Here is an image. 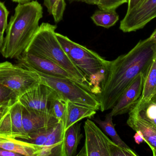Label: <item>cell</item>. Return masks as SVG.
Listing matches in <instances>:
<instances>
[{"label": "cell", "mask_w": 156, "mask_h": 156, "mask_svg": "<svg viewBox=\"0 0 156 156\" xmlns=\"http://www.w3.org/2000/svg\"><path fill=\"white\" fill-rule=\"evenodd\" d=\"M156 51V41L147 38L140 40L128 53L110 61L97 96L101 111L112 109L132 82L140 73L146 74Z\"/></svg>", "instance_id": "cell-1"}, {"label": "cell", "mask_w": 156, "mask_h": 156, "mask_svg": "<svg viewBox=\"0 0 156 156\" xmlns=\"http://www.w3.org/2000/svg\"><path fill=\"white\" fill-rule=\"evenodd\" d=\"M43 7L37 1L18 4L7 25L0 52L5 58H17L25 51L39 28Z\"/></svg>", "instance_id": "cell-2"}, {"label": "cell", "mask_w": 156, "mask_h": 156, "mask_svg": "<svg viewBox=\"0 0 156 156\" xmlns=\"http://www.w3.org/2000/svg\"><path fill=\"white\" fill-rule=\"evenodd\" d=\"M57 27L56 25L42 23L24 52L53 61L75 77L85 89L94 93L90 82L69 58L58 40Z\"/></svg>", "instance_id": "cell-3"}, {"label": "cell", "mask_w": 156, "mask_h": 156, "mask_svg": "<svg viewBox=\"0 0 156 156\" xmlns=\"http://www.w3.org/2000/svg\"><path fill=\"white\" fill-rule=\"evenodd\" d=\"M56 35L69 58L90 82L94 93L98 96L101 93V84L110 61L66 36L57 33Z\"/></svg>", "instance_id": "cell-4"}, {"label": "cell", "mask_w": 156, "mask_h": 156, "mask_svg": "<svg viewBox=\"0 0 156 156\" xmlns=\"http://www.w3.org/2000/svg\"><path fill=\"white\" fill-rule=\"evenodd\" d=\"M36 72L40 76L41 83L51 87L64 100L85 105L96 111L100 110L101 103L97 95L76 82L67 79Z\"/></svg>", "instance_id": "cell-5"}, {"label": "cell", "mask_w": 156, "mask_h": 156, "mask_svg": "<svg viewBox=\"0 0 156 156\" xmlns=\"http://www.w3.org/2000/svg\"><path fill=\"white\" fill-rule=\"evenodd\" d=\"M41 83L35 71L8 61L0 62V85L8 88L18 98Z\"/></svg>", "instance_id": "cell-6"}, {"label": "cell", "mask_w": 156, "mask_h": 156, "mask_svg": "<svg viewBox=\"0 0 156 156\" xmlns=\"http://www.w3.org/2000/svg\"><path fill=\"white\" fill-rule=\"evenodd\" d=\"M85 138L83 147L77 156H111L112 141L90 120L84 122Z\"/></svg>", "instance_id": "cell-7"}, {"label": "cell", "mask_w": 156, "mask_h": 156, "mask_svg": "<svg viewBox=\"0 0 156 156\" xmlns=\"http://www.w3.org/2000/svg\"><path fill=\"white\" fill-rule=\"evenodd\" d=\"M58 97L60 96L55 90L41 83L18 100L23 107L29 111L52 113L53 102Z\"/></svg>", "instance_id": "cell-8"}, {"label": "cell", "mask_w": 156, "mask_h": 156, "mask_svg": "<svg viewBox=\"0 0 156 156\" xmlns=\"http://www.w3.org/2000/svg\"><path fill=\"white\" fill-rule=\"evenodd\" d=\"M23 106L18 100L10 103L0 119V136L27 141L29 136L23 124Z\"/></svg>", "instance_id": "cell-9"}, {"label": "cell", "mask_w": 156, "mask_h": 156, "mask_svg": "<svg viewBox=\"0 0 156 156\" xmlns=\"http://www.w3.org/2000/svg\"><path fill=\"white\" fill-rule=\"evenodd\" d=\"M16 59L18 62L17 65L22 67L53 77L67 79L76 82L83 87L75 77L51 60L26 52H24Z\"/></svg>", "instance_id": "cell-10"}, {"label": "cell", "mask_w": 156, "mask_h": 156, "mask_svg": "<svg viewBox=\"0 0 156 156\" xmlns=\"http://www.w3.org/2000/svg\"><path fill=\"white\" fill-rule=\"evenodd\" d=\"M156 17V0H148L137 9L126 13L121 21L120 29L124 33L134 32L144 28Z\"/></svg>", "instance_id": "cell-11"}, {"label": "cell", "mask_w": 156, "mask_h": 156, "mask_svg": "<svg viewBox=\"0 0 156 156\" xmlns=\"http://www.w3.org/2000/svg\"><path fill=\"white\" fill-rule=\"evenodd\" d=\"M145 73H141L132 82L124 92L111 112L113 116L127 113L137 102L143 91Z\"/></svg>", "instance_id": "cell-12"}, {"label": "cell", "mask_w": 156, "mask_h": 156, "mask_svg": "<svg viewBox=\"0 0 156 156\" xmlns=\"http://www.w3.org/2000/svg\"><path fill=\"white\" fill-rule=\"evenodd\" d=\"M128 113L127 125L135 132L141 133L144 141L151 148L153 155L156 156V125L143 119L135 107H132Z\"/></svg>", "instance_id": "cell-13"}, {"label": "cell", "mask_w": 156, "mask_h": 156, "mask_svg": "<svg viewBox=\"0 0 156 156\" xmlns=\"http://www.w3.org/2000/svg\"><path fill=\"white\" fill-rule=\"evenodd\" d=\"M58 122L51 113L29 111L23 107V126L28 134L40 129L51 127Z\"/></svg>", "instance_id": "cell-14"}, {"label": "cell", "mask_w": 156, "mask_h": 156, "mask_svg": "<svg viewBox=\"0 0 156 156\" xmlns=\"http://www.w3.org/2000/svg\"><path fill=\"white\" fill-rule=\"evenodd\" d=\"M43 147L24 140L0 136V148L21 155L38 156Z\"/></svg>", "instance_id": "cell-15"}, {"label": "cell", "mask_w": 156, "mask_h": 156, "mask_svg": "<svg viewBox=\"0 0 156 156\" xmlns=\"http://www.w3.org/2000/svg\"><path fill=\"white\" fill-rule=\"evenodd\" d=\"M96 113V111L85 105L66 101V110L64 120L65 131L71 125L84 118H91Z\"/></svg>", "instance_id": "cell-16"}, {"label": "cell", "mask_w": 156, "mask_h": 156, "mask_svg": "<svg viewBox=\"0 0 156 156\" xmlns=\"http://www.w3.org/2000/svg\"><path fill=\"white\" fill-rule=\"evenodd\" d=\"M81 125L76 123L65 131L61 156H76L78 146L83 137L81 133Z\"/></svg>", "instance_id": "cell-17"}, {"label": "cell", "mask_w": 156, "mask_h": 156, "mask_svg": "<svg viewBox=\"0 0 156 156\" xmlns=\"http://www.w3.org/2000/svg\"><path fill=\"white\" fill-rule=\"evenodd\" d=\"M156 94V62L154 59L146 74L142 94L136 103L142 104L148 102Z\"/></svg>", "instance_id": "cell-18"}, {"label": "cell", "mask_w": 156, "mask_h": 156, "mask_svg": "<svg viewBox=\"0 0 156 156\" xmlns=\"http://www.w3.org/2000/svg\"><path fill=\"white\" fill-rule=\"evenodd\" d=\"M113 115L112 112L109 113L105 115V119L102 121L99 118H95L94 121L99 125L106 135L110 136L112 141L119 146L125 148L130 147L123 142L119 136L115 128L114 124L113 123Z\"/></svg>", "instance_id": "cell-19"}, {"label": "cell", "mask_w": 156, "mask_h": 156, "mask_svg": "<svg viewBox=\"0 0 156 156\" xmlns=\"http://www.w3.org/2000/svg\"><path fill=\"white\" fill-rule=\"evenodd\" d=\"M91 18L98 26L108 28L113 26L117 23L119 16L115 10L99 9L94 12Z\"/></svg>", "instance_id": "cell-20"}, {"label": "cell", "mask_w": 156, "mask_h": 156, "mask_svg": "<svg viewBox=\"0 0 156 156\" xmlns=\"http://www.w3.org/2000/svg\"><path fill=\"white\" fill-rule=\"evenodd\" d=\"M65 126L63 122H58L49 128L44 146L62 147L64 135Z\"/></svg>", "instance_id": "cell-21"}, {"label": "cell", "mask_w": 156, "mask_h": 156, "mask_svg": "<svg viewBox=\"0 0 156 156\" xmlns=\"http://www.w3.org/2000/svg\"><path fill=\"white\" fill-rule=\"evenodd\" d=\"M44 4L56 23L63 20L66 6L65 0H44Z\"/></svg>", "instance_id": "cell-22"}, {"label": "cell", "mask_w": 156, "mask_h": 156, "mask_svg": "<svg viewBox=\"0 0 156 156\" xmlns=\"http://www.w3.org/2000/svg\"><path fill=\"white\" fill-rule=\"evenodd\" d=\"M133 107L136 109L143 119L156 125V102L150 100L142 104L136 103Z\"/></svg>", "instance_id": "cell-23"}, {"label": "cell", "mask_w": 156, "mask_h": 156, "mask_svg": "<svg viewBox=\"0 0 156 156\" xmlns=\"http://www.w3.org/2000/svg\"><path fill=\"white\" fill-rule=\"evenodd\" d=\"M128 0H81L90 5H97L100 9L116 10L120 5L128 2Z\"/></svg>", "instance_id": "cell-24"}, {"label": "cell", "mask_w": 156, "mask_h": 156, "mask_svg": "<svg viewBox=\"0 0 156 156\" xmlns=\"http://www.w3.org/2000/svg\"><path fill=\"white\" fill-rule=\"evenodd\" d=\"M66 101L61 97H58L55 99L53 102L52 107V113L59 122H63L64 123L66 110Z\"/></svg>", "instance_id": "cell-25"}, {"label": "cell", "mask_w": 156, "mask_h": 156, "mask_svg": "<svg viewBox=\"0 0 156 156\" xmlns=\"http://www.w3.org/2000/svg\"><path fill=\"white\" fill-rule=\"evenodd\" d=\"M134 151L131 148H125L117 145L114 142L111 147V156H137Z\"/></svg>", "instance_id": "cell-26"}, {"label": "cell", "mask_w": 156, "mask_h": 156, "mask_svg": "<svg viewBox=\"0 0 156 156\" xmlns=\"http://www.w3.org/2000/svg\"><path fill=\"white\" fill-rule=\"evenodd\" d=\"M9 12L4 3L0 2V32L4 34L8 25V16Z\"/></svg>", "instance_id": "cell-27"}, {"label": "cell", "mask_w": 156, "mask_h": 156, "mask_svg": "<svg viewBox=\"0 0 156 156\" xmlns=\"http://www.w3.org/2000/svg\"><path fill=\"white\" fill-rule=\"evenodd\" d=\"M14 93L6 87L0 85V103L18 100Z\"/></svg>", "instance_id": "cell-28"}, {"label": "cell", "mask_w": 156, "mask_h": 156, "mask_svg": "<svg viewBox=\"0 0 156 156\" xmlns=\"http://www.w3.org/2000/svg\"><path fill=\"white\" fill-rule=\"evenodd\" d=\"M148 1V0H128L127 2L128 7L126 13H129L133 10L139 8Z\"/></svg>", "instance_id": "cell-29"}, {"label": "cell", "mask_w": 156, "mask_h": 156, "mask_svg": "<svg viewBox=\"0 0 156 156\" xmlns=\"http://www.w3.org/2000/svg\"><path fill=\"white\" fill-rule=\"evenodd\" d=\"M15 100L10 101L7 102L0 103V119L2 118V116L3 115L4 113L5 112L6 110H7V108H8V106H9L10 103Z\"/></svg>", "instance_id": "cell-30"}, {"label": "cell", "mask_w": 156, "mask_h": 156, "mask_svg": "<svg viewBox=\"0 0 156 156\" xmlns=\"http://www.w3.org/2000/svg\"><path fill=\"white\" fill-rule=\"evenodd\" d=\"M21 156L17 153L5 150L2 148H0V156Z\"/></svg>", "instance_id": "cell-31"}, {"label": "cell", "mask_w": 156, "mask_h": 156, "mask_svg": "<svg viewBox=\"0 0 156 156\" xmlns=\"http://www.w3.org/2000/svg\"><path fill=\"white\" fill-rule=\"evenodd\" d=\"M135 142L137 144H140L144 142V137L141 133L139 131L136 132V134L134 136Z\"/></svg>", "instance_id": "cell-32"}, {"label": "cell", "mask_w": 156, "mask_h": 156, "mask_svg": "<svg viewBox=\"0 0 156 156\" xmlns=\"http://www.w3.org/2000/svg\"><path fill=\"white\" fill-rule=\"evenodd\" d=\"M4 40V34L0 32V49L1 48L3 44Z\"/></svg>", "instance_id": "cell-33"}, {"label": "cell", "mask_w": 156, "mask_h": 156, "mask_svg": "<svg viewBox=\"0 0 156 156\" xmlns=\"http://www.w3.org/2000/svg\"><path fill=\"white\" fill-rule=\"evenodd\" d=\"M15 2L18 3V4H24L28 2L31 1V0H12Z\"/></svg>", "instance_id": "cell-34"}, {"label": "cell", "mask_w": 156, "mask_h": 156, "mask_svg": "<svg viewBox=\"0 0 156 156\" xmlns=\"http://www.w3.org/2000/svg\"><path fill=\"white\" fill-rule=\"evenodd\" d=\"M148 38H149V39H151V40L156 41V29L153 32V34H151L150 37Z\"/></svg>", "instance_id": "cell-35"}, {"label": "cell", "mask_w": 156, "mask_h": 156, "mask_svg": "<svg viewBox=\"0 0 156 156\" xmlns=\"http://www.w3.org/2000/svg\"><path fill=\"white\" fill-rule=\"evenodd\" d=\"M151 100L152 101L156 103V94L154 96V97H153V98H152Z\"/></svg>", "instance_id": "cell-36"}, {"label": "cell", "mask_w": 156, "mask_h": 156, "mask_svg": "<svg viewBox=\"0 0 156 156\" xmlns=\"http://www.w3.org/2000/svg\"><path fill=\"white\" fill-rule=\"evenodd\" d=\"M67 1H68L69 3H72L73 2H75V0H67Z\"/></svg>", "instance_id": "cell-37"}, {"label": "cell", "mask_w": 156, "mask_h": 156, "mask_svg": "<svg viewBox=\"0 0 156 156\" xmlns=\"http://www.w3.org/2000/svg\"><path fill=\"white\" fill-rule=\"evenodd\" d=\"M154 60H155V61L156 62V51L155 55Z\"/></svg>", "instance_id": "cell-38"}, {"label": "cell", "mask_w": 156, "mask_h": 156, "mask_svg": "<svg viewBox=\"0 0 156 156\" xmlns=\"http://www.w3.org/2000/svg\"><path fill=\"white\" fill-rule=\"evenodd\" d=\"M80 1H81V0H75V2H80Z\"/></svg>", "instance_id": "cell-39"}]
</instances>
